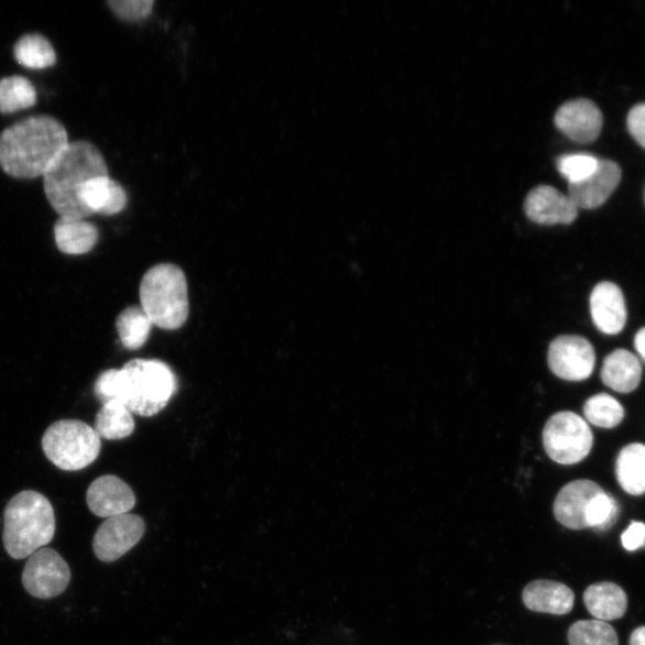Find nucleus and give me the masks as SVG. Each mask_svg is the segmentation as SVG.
I'll use <instances>...</instances> for the list:
<instances>
[{"label": "nucleus", "mask_w": 645, "mask_h": 645, "mask_svg": "<svg viewBox=\"0 0 645 645\" xmlns=\"http://www.w3.org/2000/svg\"><path fill=\"white\" fill-rule=\"evenodd\" d=\"M622 544L627 551H636L645 546V525L643 523H631L622 535Z\"/></svg>", "instance_id": "33"}, {"label": "nucleus", "mask_w": 645, "mask_h": 645, "mask_svg": "<svg viewBox=\"0 0 645 645\" xmlns=\"http://www.w3.org/2000/svg\"><path fill=\"white\" fill-rule=\"evenodd\" d=\"M145 531L144 518L139 515L123 514L107 518L94 537V553L105 564L116 562L142 540Z\"/></svg>", "instance_id": "10"}, {"label": "nucleus", "mask_w": 645, "mask_h": 645, "mask_svg": "<svg viewBox=\"0 0 645 645\" xmlns=\"http://www.w3.org/2000/svg\"><path fill=\"white\" fill-rule=\"evenodd\" d=\"M42 448L55 467L78 471L91 466L100 455L101 438L81 420L63 419L46 430Z\"/></svg>", "instance_id": "6"}, {"label": "nucleus", "mask_w": 645, "mask_h": 645, "mask_svg": "<svg viewBox=\"0 0 645 645\" xmlns=\"http://www.w3.org/2000/svg\"><path fill=\"white\" fill-rule=\"evenodd\" d=\"M621 513L620 504L615 499L604 492H601L587 511V526L599 532L610 529L616 521H619Z\"/></svg>", "instance_id": "29"}, {"label": "nucleus", "mask_w": 645, "mask_h": 645, "mask_svg": "<svg viewBox=\"0 0 645 645\" xmlns=\"http://www.w3.org/2000/svg\"><path fill=\"white\" fill-rule=\"evenodd\" d=\"M570 645H620L619 635L606 622L579 621L568 631Z\"/></svg>", "instance_id": "28"}, {"label": "nucleus", "mask_w": 645, "mask_h": 645, "mask_svg": "<svg viewBox=\"0 0 645 645\" xmlns=\"http://www.w3.org/2000/svg\"><path fill=\"white\" fill-rule=\"evenodd\" d=\"M90 511L100 517H114L129 514L136 499L132 488L119 477L102 475L91 483L87 494Z\"/></svg>", "instance_id": "15"}, {"label": "nucleus", "mask_w": 645, "mask_h": 645, "mask_svg": "<svg viewBox=\"0 0 645 645\" xmlns=\"http://www.w3.org/2000/svg\"><path fill=\"white\" fill-rule=\"evenodd\" d=\"M55 243L67 255H84L98 242V231L86 219L59 217L54 226Z\"/></svg>", "instance_id": "21"}, {"label": "nucleus", "mask_w": 645, "mask_h": 645, "mask_svg": "<svg viewBox=\"0 0 645 645\" xmlns=\"http://www.w3.org/2000/svg\"><path fill=\"white\" fill-rule=\"evenodd\" d=\"M55 535V514L44 495L25 490L12 498L4 512L3 542L13 559L31 557Z\"/></svg>", "instance_id": "3"}, {"label": "nucleus", "mask_w": 645, "mask_h": 645, "mask_svg": "<svg viewBox=\"0 0 645 645\" xmlns=\"http://www.w3.org/2000/svg\"><path fill=\"white\" fill-rule=\"evenodd\" d=\"M17 62L32 69H44L57 63V54L51 42L40 34H26L13 46Z\"/></svg>", "instance_id": "24"}, {"label": "nucleus", "mask_w": 645, "mask_h": 645, "mask_svg": "<svg viewBox=\"0 0 645 645\" xmlns=\"http://www.w3.org/2000/svg\"><path fill=\"white\" fill-rule=\"evenodd\" d=\"M644 201H645V190H644Z\"/></svg>", "instance_id": "36"}, {"label": "nucleus", "mask_w": 645, "mask_h": 645, "mask_svg": "<svg viewBox=\"0 0 645 645\" xmlns=\"http://www.w3.org/2000/svg\"><path fill=\"white\" fill-rule=\"evenodd\" d=\"M523 601L524 605L533 612L565 615L572 611L575 595L565 583L536 580L524 588Z\"/></svg>", "instance_id": "17"}, {"label": "nucleus", "mask_w": 645, "mask_h": 645, "mask_svg": "<svg viewBox=\"0 0 645 645\" xmlns=\"http://www.w3.org/2000/svg\"><path fill=\"white\" fill-rule=\"evenodd\" d=\"M555 123L556 128L572 142L591 144L601 134L604 117L593 101L578 98L560 106L555 116Z\"/></svg>", "instance_id": "11"}, {"label": "nucleus", "mask_w": 645, "mask_h": 645, "mask_svg": "<svg viewBox=\"0 0 645 645\" xmlns=\"http://www.w3.org/2000/svg\"><path fill=\"white\" fill-rule=\"evenodd\" d=\"M152 321L142 307L131 306L123 310L117 319V329L124 348L136 350L149 340Z\"/></svg>", "instance_id": "26"}, {"label": "nucleus", "mask_w": 645, "mask_h": 645, "mask_svg": "<svg viewBox=\"0 0 645 645\" xmlns=\"http://www.w3.org/2000/svg\"><path fill=\"white\" fill-rule=\"evenodd\" d=\"M108 6L119 19L139 22L150 15L154 2L152 0H110Z\"/></svg>", "instance_id": "31"}, {"label": "nucleus", "mask_w": 645, "mask_h": 645, "mask_svg": "<svg viewBox=\"0 0 645 645\" xmlns=\"http://www.w3.org/2000/svg\"><path fill=\"white\" fill-rule=\"evenodd\" d=\"M587 610L595 620L609 622L622 619L627 609V597L620 586L600 582L589 586L583 594Z\"/></svg>", "instance_id": "20"}, {"label": "nucleus", "mask_w": 645, "mask_h": 645, "mask_svg": "<svg viewBox=\"0 0 645 645\" xmlns=\"http://www.w3.org/2000/svg\"><path fill=\"white\" fill-rule=\"evenodd\" d=\"M72 581L66 560L48 548L34 553L24 567L22 583L25 591L37 599H52L65 592Z\"/></svg>", "instance_id": "8"}, {"label": "nucleus", "mask_w": 645, "mask_h": 645, "mask_svg": "<svg viewBox=\"0 0 645 645\" xmlns=\"http://www.w3.org/2000/svg\"><path fill=\"white\" fill-rule=\"evenodd\" d=\"M108 176L100 150L89 142L69 143L44 177L46 198L61 217L87 219L89 209L79 200L80 188L88 181Z\"/></svg>", "instance_id": "2"}, {"label": "nucleus", "mask_w": 645, "mask_h": 645, "mask_svg": "<svg viewBox=\"0 0 645 645\" xmlns=\"http://www.w3.org/2000/svg\"><path fill=\"white\" fill-rule=\"evenodd\" d=\"M601 381L621 394L635 391L642 381V364L638 358L625 349H616L602 364Z\"/></svg>", "instance_id": "19"}, {"label": "nucleus", "mask_w": 645, "mask_h": 645, "mask_svg": "<svg viewBox=\"0 0 645 645\" xmlns=\"http://www.w3.org/2000/svg\"><path fill=\"white\" fill-rule=\"evenodd\" d=\"M620 485L633 496L645 493V445L631 444L623 448L615 462Z\"/></svg>", "instance_id": "22"}, {"label": "nucleus", "mask_w": 645, "mask_h": 645, "mask_svg": "<svg viewBox=\"0 0 645 645\" xmlns=\"http://www.w3.org/2000/svg\"><path fill=\"white\" fill-rule=\"evenodd\" d=\"M635 348L639 357L645 362V327L636 334Z\"/></svg>", "instance_id": "34"}, {"label": "nucleus", "mask_w": 645, "mask_h": 645, "mask_svg": "<svg viewBox=\"0 0 645 645\" xmlns=\"http://www.w3.org/2000/svg\"><path fill=\"white\" fill-rule=\"evenodd\" d=\"M143 311L164 330H177L189 316L188 284L184 271L171 263L152 266L140 284Z\"/></svg>", "instance_id": "5"}, {"label": "nucleus", "mask_w": 645, "mask_h": 645, "mask_svg": "<svg viewBox=\"0 0 645 645\" xmlns=\"http://www.w3.org/2000/svg\"><path fill=\"white\" fill-rule=\"evenodd\" d=\"M589 306L593 322L601 332L616 335L624 330L627 310L624 294L619 286L606 282L598 284Z\"/></svg>", "instance_id": "16"}, {"label": "nucleus", "mask_w": 645, "mask_h": 645, "mask_svg": "<svg viewBox=\"0 0 645 645\" xmlns=\"http://www.w3.org/2000/svg\"><path fill=\"white\" fill-rule=\"evenodd\" d=\"M68 144L67 131L57 119H24L0 133V167L15 178L44 176Z\"/></svg>", "instance_id": "1"}, {"label": "nucleus", "mask_w": 645, "mask_h": 645, "mask_svg": "<svg viewBox=\"0 0 645 645\" xmlns=\"http://www.w3.org/2000/svg\"><path fill=\"white\" fill-rule=\"evenodd\" d=\"M622 170L610 160H599L597 171L579 184L569 185V199L579 209H595L611 198L621 185Z\"/></svg>", "instance_id": "12"}, {"label": "nucleus", "mask_w": 645, "mask_h": 645, "mask_svg": "<svg viewBox=\"0 0 645 645\" xmlns=\"http://www.w3.org/2000/svg\"><path fill=\"white\" fill-rule=\"evenodd\" d=\"M135 428L132 414L120 402H108L98 412L95 430L98 437L107 440H120L132 436Z\"/></svg>", "instance_id": "23"}, {"label": "nucleus", "mask_w": 645, "mask_h": 645, "mask_svg": "<svg viewBox=\"0 0 645 645\" xmlns=\"http://www.w3.org/2000/svg\"><path fill=\"white\" fill-rule=\"evenodd\" d=\"M177 387L176 376L160 360L134 359L119 370L120 402L131 414L151 417L171 402Z\"/></svg>", "instance_id": "4"}, {"label": "nucleus", "mask_w": 645, "mask_h": 645, "mask_svg": "<svg viewBox=\"0 0 645 645\" xmlns=\"http://www.w3.org/2000/svg\"><path fill=\"white\" fill-rule=\"evenodd\" d=\"M627 130L636 143L645 150V103L637 105L630 110Z\"/></svg>", "instance_id": "32"}, {"label": "nucleus", "mask_w": 645, "mask_h": 645, "mask_svg": "<svg viewBox=\"0 0 645 645\" xmlns=\"http://www.w3.org/2000/svg\"><path fill=\"white\" fill-rule=\"evenodd\" d=\"M594 437L586 420L578 414L560 412L546 423L543 445L546 453L560 466H573L591 453Z\"/></svg>", "instance_id": "7"}, {"label": "nucleus", "mask_w": 645, "mask_h": 645, "mask_svg": "<svg viewBox=\"0 0 645 645\" xmlns=\"http://www.w3.org/2000/svg\"><path fill=\"white\" fill-rule=\"evenodd\" d=\"M630 645H645V626H641L631 634Z\"/></svg>", "instance_id": "35"}, {"label": "nucleus", "mask_w": 645, "mask_h": 645, "mask_svg": "<svg viewBox=\"0 0 645 645\" xmlns=\"http://www.w3.org/2000/svg\"><path fill=\"white\" fill-rule=\"evenodd\" d=\"M583 414L589 424L611 429L622 424L625 412L619 401L608 394H599L586 402Z\"/></svg>", "instance_id": "27"}, {"label": "nucleus", "mask_w": 645, "mask_h": 645, "mask_svg": "<svg viewBox=\"0 0 645 645\" xmlns=\"http://www.w3.org/2000/svg\"><path fill=\"white\" fill-rule=\"evenodd\" d=\"M601 492H604V489L589 480H578L565 485L554 502L556 521L573 531L588 528L587 511L589 504Z\"/></svg>", "instance_id": "14"}, {"label": "nucleus", "mask_w": 645, "mask_h": 645, "mask_svg": "<svg viewBox=\"0 0 645 645\" xmlns=\"http://www.w3.org/2000/svg\"><path fill=\"white\" fill-rule=\"evenodd\" d=\"M37 92L32 81L22 76L0 79V113L12 114L33 107Z\"/></svg>", "instance_id": "25"}, {"label": "nucleus", "mask_w": 645, "mask_h": 645, "mask_svg": "<svg viewBox=\"0 0 645 645\" xmlns=\"http://www.w3.org/2000/svg\"><path fill=\"white\" fill-rule=\"evenodd\" d=\"M551 372L567 382H583L595 368V350L591 342L577 335H564L549 347Z\"/></svg>", "instance_id": "9"}, {"label": "nucleus", "mask_w": 645, "mask_h": 645, "mask_svg": "<svg viewBox=\"0 0 645 645\" xmlns=\"http://www.w3.org/2000/svg\"><path fill=\"white\" fill-rule=\"evenodd\" d=\"M598 164L599 158L592 154H566L557 160V170L568 179L569 185H573L591 176L597 171Z\"/></svg>", "instance_id": "30"}, {"label": "nucleus", "mask_w": 645, "mask_h": 645, "mask_svg": "<svg viewBox=\"0 0 645 645\" xmlns=\"http://www.w3.org/2000/svg\"><path fill=\"white\" fill-rule=\"evenodd\" d=\"M79 200L91 215L114 216L128 206V195L109 176L92 178L80 188Z\"/></svg>", "instance_id": "18"}, {"label": "nucleus", "mask_w": 645, "mask_h": 645, "mask_svg": "<svg viewBox=\"0 0 645 645\" xmlns=\"http://www.w3.org/2000/svg\"><path fill=\"white\" fill-rule=\"evenodd\" d=\"M525 214L540 226H570L577 220L579 208L568 195L550 186H539L527 195Z\"/></svg>", "instance_id": "13"}]
</instances>
